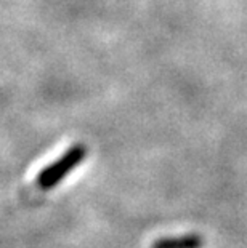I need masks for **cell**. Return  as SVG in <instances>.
Listing matches in <instances>:
<instances>
[{
    "label": "cell",
    "mask_w": 247,
    "mask_h": 248,
    "mask_svg": "<svg viewBox=\"0 0 247 248\" xmlns=\"http://www.w3.org/2000/svg\"><path fill=\"white\" fill-rule=\"evenodd\" d=\"M204 239L198 234H185L173 237H161L152 242L151 248H202Z\"/></svg>",
    "instance_id": "2"
},
{
    "label": "cell",
    "mask_w": 247,
    "mask_h": 248,
    "mask_svg": "<svg viewBox=\"0 0 247 248\" xmlns=\"http://www.w3.org/2000/svg\"><path fill=\"white\" fill-rule=\"evenodd\" d=\"M88 154V149L85 144H74L63 154L60 159L51 162L49 167L39 171L35 178V184L42 191H49V189L58 186L63 179H65L71 171H74L81 163L85 160Z\"/></svg>",
    "instance_id": "1"
}]
</instances>
